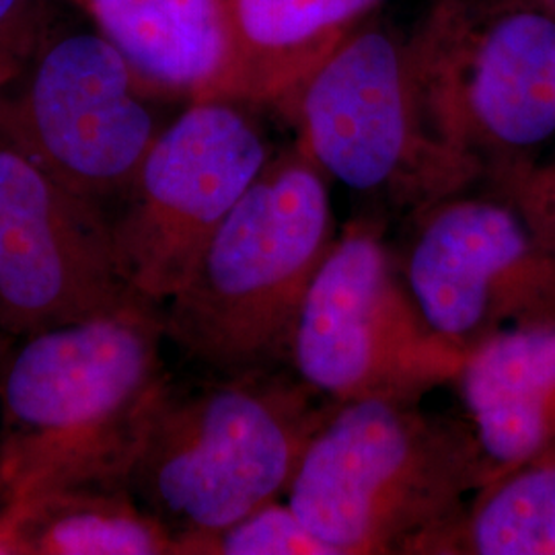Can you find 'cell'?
<instances>
[{"label": "cell", "instance_id": "obj_1", "mask_svg": "<svg viewBox=\"0 0 555 555\" xmlns=\"http://www.w3.org/2000/svg\"><path fill=\"white\" fill-rule=\"evenodd\" d=\"M165 339L163 305L142 297L25 337L0 383L4 502L126 486L146 422L171 385Z\"/></svg>", "mask_w": 555, "mask_h": 555}, {"label": "cell", "instance_id": "obj_2", "mask_svg": "<svg viewBox=\"0 0 555 555\" xmlns=\"http://www.w3.org/2000/svg\"><path fill=\"white\" fill-rule=\"evenodd\" d=\"M486 483L472 428L416 399L337 403L286 490L334 555H428Z\"/></svg>", "mask_w": 555, "mask_h": 555}, {"label": "cell", "instance_id": "obj_3", "mask_svg": "<svg viewBox=\"0 0 555 555\" xmlns=\"http://www.w3.org/2000/svg\"><path fill=\"white\" fill-rule=\"evenodd\" d=\"M336 235L327 176L297 144L274 153L163 307L167 339L220 377L274 371Z\"/></svg>", "mask_w": 555, "mask_h": 555}, {"label": "cell", "instance_id": "obj_4", "mask_svg": "<svg viewBox=\"0 0 555 555\" xmlns=\"http://www.w3.org/2000/svg\"><path fill=\"white\" fill-rule=\"evenodd\" d=\"M336 405L276 369L222 377L194 393L169 385L126 486L188 555L194 543L286 496L307 444Z\"/></svg>", "mask_w": 555, "mask_h": 555}, {"label": "cell", "instance_id": "obj_5", "mask_svg": "<svg viewBox=\"0 0 555 555\" xmlns=\"http://www.w3.org/2000/svg\"><path fill=\"white\" fill-rule=\"evenodd\" d=\"M280 116L327 179L414 210L483 178L444 139L410 40L364 21L298 85Z\"/></svg>", "mask_w": 555, "mask_h": 555}, {"label": "cell", "instance_id": "obj_6", "mask_svg": "<svg viewBox=\"0 0 555 555\" xmlns=\"http://www.w3.org/2000/svg\"><path fill=\"white\" fill-rule=\"evenodd\" d=\"M438 126L492 179L555 140V9L535 0H437L410 38Z\"/></svg>", "mask_w": 555, "mask_h": 555}, {"label": "cell", "instance_id": "obj_7", "mask_svg": "<svg viewBox=\"0 0 555 555\" xmlns=\"http://www.w3.org/2000/svg\"><path fill=\"white\" fill-rule=\"evenodd\" d=\"M465 352L417 311L377 220L337 233L300 305L288 364L319 396L416 399L455 383Z\"/></svg>", "mask_w": 555, "mask_h": 555}, {"label": "cell", "instance_id": "obj_8", "mask_svg": "<svg viewBox=\"0 0 555 555\" xmlns=\"http://www.w3.org/2000/svg\"><path fill=\"white\" fill-rule=\"evenodd\" d=\"M251 105L190 101L140 165L112 219L124 282L167 305L185 288L210 241L272 159V144Z\"/></svg>", "mask_w": 555, "mask_h": 555}, {"label": "cell", "instance_id": "obj_9", "mask_svg": "<svg viewBox=\"0 0 555 555\" xmlns=\"http://www.w3.org/2000/svg\"><path fill=\"white\" fill-rule=\"evenodd\" d=\"M155 101L95 27L52 25L0 93V134L68 192L105 208L128 194L165 128Z\"/></svg>", "mask_w": 555, "mask_h": 555}, {"label": "cell", "instance_id": "obj_10", "mask_svg": "<svg viewBox=\"0 0 555 555\" xmlns=\"http://www.w3.org/2000/svg\"><path fill=\"white\" fill-rule=\"evenodd\" d=\"M416 219L401 276L428 327L456 350L555 311V245L511 199L461 192Z\"/></svg>", "mask_w": 555, "mask_h": 555}, {"label": "cell", "instance_id": "obj_11", "mask_svg": "<svg viewBox=\"0 0 555 555\" xmlns=\"http://www.w3.org/2000/svg\"><path fill=\"white\" fill-rule=\"evenodd\" d=\"M137 297L119 274L105 208L0 134V327L34 336Z\"/></svg>", "mask_w": 555, "mask_h": 555}, {"label": "cell", "instance_id": "obj_12", "mask_svg": "<svg viewBox=\"0 0 555 555\" xmlns=\"http://www.w3.org/2000/svg\"><path fill=\"white\" fill-rule=\"evenodd\" d=\"M486 483L555 456V311L511 323L463 358L455 383Z\"/></svg>", "mask_w": 555, "mask_h": 555}, {"label": "cell", "instance_id": "obj_13", "mask_svg": "<svg viewBox=\"0 0 555 555\" xmlns=\"http://www.w3.org/2000/svg\"><path fill=\"white\" fill-rule=\"evenodd\" d=\"M157 100H233L222 0H73Z\"/></svg>", "mask_w": 555, "mask_h": 555}, {"label": "cell", "instance_id": "obj_14", "mask_svg": "<svg viewBox=\"0 0 555 555\" xmlns=\"http://www.w3.org/2000/svg\"><path fill=\"white\" fill-rule=\"evenodd\" d=\"M380 0H222L235 46L233 101L280 109Z\"/></svg>", "mask_w": 555, "mask_h": 555}, {"label": "cell", "instance_id": "obj_15", "mask_svg": "<svg viewBox=\"0 0 555 555\" xmlns=\"http://www.w3.org/2000/svg\"><path fill=\"white\" fill-rule=\"evenodd\" d=\"M11 504L27 555H179L173 531L128 486H77Z\"/></svg>", "mask_w": 555, "mask_h": 555}, {"label": "cell", "instance_id": "obj_16", "mask_svg": "<svg viewBox=\"0 0 555 555\" xmlns=\"http://www.w3.org/2000/svg\"><path fill=\"white\" fill-rule=\"evenodd\" d=\"M428 555H555V456L483 483Z\"/></svg>", "mask_w": 555, "mask_h": 555}, {"label": "cell", "instance_id": "obj_17", "mask_svg": "<svg viewBox=\"0 0 555 555\" xmlns=\"http://www.w3.org/2000/svg\"><path fill=\"white\" fill-rule=\"evenodd\" d=\"M188 555H334L298 518L288 502L272 500L215 535L190 547Z\"/></svg>", "mask_w": 555, "mask_h": 555}, {"label": "cell", "instance_id": "obj_18", "mask_svg": "<svg viewBox=\"0 0 555 555\" xmlns=\"http://www.w3.org/2000/svg\"><path fill=\"white\" fill-rule=\"evenodd\" d=\"M52 25L48 0H0V93L25 70Z\"/></svg>", "mask_w": 555, "mask_h": 555}, {"label": "cell", "instance_id": "obj_19", "mask_svg": "<svg viewBox=\"0 0 555 555\" xmlns=\"http://www.w3.org/2000/svg\"><path fill=\"white\" fill-rule=\"evenodd\" d=\"M488 181L494 192L518 206L537 231L555 245V160H537Z\"/></svg>", "mask_w": 555, "mask_h": 555}, {"label": "cell", "instance_id": "obj_20", "mask_svg": "<svg viewBox=\"0 0 555 555\" xmlns=\"http://www.w3.org/2000/svg\"><path fill=\"white\" fill-rule=\"evenodd\" d=\"M0 555H27L21 516L11 504L0 508Z\"/></svg>", "mask_w": 555, "mask_h": 555}]
</instances>
